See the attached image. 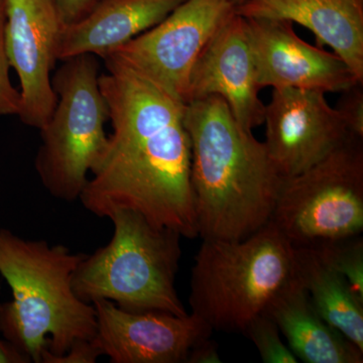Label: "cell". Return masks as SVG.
<instances>
[{
	"instance_id": "19",
	"label": "cell",
	"mask_w": 363,
	"mask_h": 363,
	"mask_svg": "<svg viewBox=\"0 0 363 363\" xmlns=\"http://www.w3.org/2000/svg\"><path fill=\"white\" fill-rule=\"evenodd\" d=\"M255 344L262 362L298 363V358L281 339V331L267 313L264 312L247 325L242 332Z\"/></svg>"
},
{
	"instance_id": "16",
	"label": "cell",
	"mask_w": 363,
	"mask_h": 363,
	"mask_svg": "<svg viewBox=\"0 0 363 363\" xmlns=\"http://www.w3.org/2000/svg\"><path fill=\"white\" fill-rule=\"evenodd\" d=\"M266 313L279 327L298 360L306 363L363 362V351L325 321L296 274L272 301Z\"/></svg>"
},
{
	"instance_id": "5",
	"label": "cell",
	"mask_w": 363,
	"mask_h": 363,
	"mask_svg": "<svg viewBox=\"0 0 363 363\" xmlns=\"http://www.w3.org/2000/svg\"><path fill=\"white\" fill-rule=\"evenodd\" d=\"M108 218L111 240L81 260L73 276L76 295L90 304L111 301L126 311L188 315L176 289L181 234L131 210Z\"/></svg>"
},
{
	"instance_id": "17",
	"label": "cell",
	"mask_w": 363,
	"mask_h": 363,
	"mask_svg": "<svg viewBox=\"0 0 363 363\" xmlns=\"http://www.w3.org/2000/svg\"><path fill=\"white\" fill-rule=\"evenodd\" d=\"M295 259L296 277L315 309L327 323L363 351V300L311 247H295Z\"/></svg>"
},
{
	"instance_id": "10",
	"label": "cell",
	"mask_w": 363,
	"mask_h": 363,
	"mask_svg": "<svg viewBox=\"0 0 363 363\" xmlns=\"http://www.w3.org/2000/svg\"><path fill=\"white\" fill-rule=\"evenodd\" d=\"M264 123L267 154L285 180L307 171L353 136L320 91L274 89Z\"/></svg>"
},
{
	"instance_id": "13",
	"label": "cell",
	"mask_w": 363,
	"mask_h": 363,
	"mask_svg": "<svg viewBox=\"0 0 363 363\" xmlns=\"http://www.w3.org/2000/svg\"><path fill=\"white\" fill-rule=\"evenodd\" d=\"M259 90L247 21L235 13L196 61L189 82L188 104L217 95L228 105L238 125L252 133L264 121L266 105L260 100Z\"/></svg>"
},
{
	"instance_id": "23",
	"label": "cell",
	"mask_w": 363,
	"mask_h": 363,
	"mask_svg": "<svg viewBox=\"0 0 363 363\" xmlns=\"http://www.w3.org/2000/svg\"><path fill=\"white\" fill-rule=\"evenodd\" d=\"M62 23L72 25L83 20L104 0H56Z\"/></svg>"
},
{
	"instance_id": "21",
	"label": "cell",
	"mask_w": 363,
	"mask_h": 363,
	"mask_svg": "<svg viewBox=\"0 0 363 363\" xmlns=\"http://www.w3.org/2000/svg\"><path fill=\"white\" fill-rule=\"evenodd\" d=\"M335 108L342 117L348 133L355 138H363L362 83H357L341 92Z\"/></svg>"
},
{
	"instance_id": "8",
	"label": "cell",
	"mask_w": 363,
	"mask_h": 363,
	"mask_svg": "<svg viewBox=\"0 0 363 363\" xmlns=\"http://www.w3.org/2000/svg\"><path fill=\"white\" fill-rule=\"evenodd\" d=\"M235 9L233 0H185L161 23L102 60L133 72L187 104L196 61Z\"/></svg>"
},
{
	"instance_id": "1",
	"label": "cell",
	"mask_w": 363,
	"mask_h": 363,
	"mask_svg": "<svg viewBox=\"0 0 363 363\" xmlns=\"http://www.w3.org/2000/svg\"><path fill=\"white\" fill-rule=\"evenodd\" d=\"M104 65L99 85L112 133L79 201L100 218L131 210L182 238H197L186 104L123 67Z\"/></svg>"
},
{
	"instance_id": "12",
	"label": "cell",
	"mask_w": 363,
	"mask_h": 363,
	"mask_svg": "<svg viewBox=\"0 0 363 363\" xmlns=\"http://www.w3.org/2000/svg\"><path fill=\"white\" fill-rule=\"evenodd\" d=\"M245 21L260 89L296 88L326 94L341 93L362 83L335 52L300 39L292 21L255 18Z\"/></svg>"
},
{
	"instance_id": "11",
	"label": "cell",
	"mask_w": 363,
	"mask_h": 363,
	"mask_svg": "<svg viewBox=\"0 0 363 363\" xmlns=\"http://www.w3.org/2000/svg\"><path fill=\"white\" fill-rule=\"evenodd\" d=\"M95 343L111 363H184L196 342L211 336V327L193 314L126 311L107 300L92 302Z\"/></svg>"
},
{
	"instance_id": "9",
	"label": "cell",
	"mask_w": 363,
	"mask_h": 363,
	"mask_svg": "<svg viewBox=\"0 0 363 363\" xmlns=\"http://www.w3.org/2000/svg\"><path fill=\"white\" fill-rule=\"evenodd\" d=\"M4 30L9 65L21 84V123L44 128L57 104L52 71L64 28L56 0H6Z\"/></svg>"
},
{
	"instance_id": "6",
	"label": "cell",
	"mask_w": 363,
	"mask_h": 363,
	"mask_svg": "<svg viewBox=\"0 0 363 363\" xmlns=\"http://www.w3.org/2000/svg\"><path fill=\"white\" fill-rule=\"evenodd\" d=\"M62 62L52 76L57 104L40 130L35 168L50 195L74 202L106 154L109 111L100 89L98 57L79 55Z\"/></svg>"
},
{
	"instance_id": "7",
	"label": "cell",
	"mask_w": 363,
	"mask_h": 363,
	"mask_svg": "<svg viewBox=\"0 0 363 363\" xmlns=\"http://www.w3.org/2000/svg\"><path fill=\"white\" fill-rule=\"evenodd\" d=\"M293 247L363 230V138L350 136L322 161L286 179L271 218Z\"/></svg>"
},
{
	"instance_id": "15",
	"label": "cell",
	"mask_w": 363,
	"mask_h": 363,
	"mask_svg": "<svg viewBox=\"0 0 363 363\" xmlns=\"http://www.w3.org/2000/svg\"><path fill=\"white\" fill-rule=\"evenodd\" d=\"M185 0H104L83 20L64 26L58 61L91 54L104 59L109 52L161 23Z\"/></svg>"
},
{
	"instance_id": "25",
	"label": "cell",
	"mask_w": 363,
	"mask_h": 363,
	"mask_svg": "<svg viewBox=\"0 0 363 363\" xmlns=\"http://www.w3.org/2000/svg\"><path fill=\"white\" fill-rule=\"evenodd\" d=\"M32 360L6 338H0V363H30Z\"/></svg>"
},
{
	"instance_id": "22",
	"label": "cell",
	"mask_w": 363,
	"mask_h": 363,
	"mask_svg": "<svg viewBox=\"0 0 363 363\" xmlns=\"http://www.w3.org/2000/svg\"><path fill=\"white\" fill-rule=\"evenodd\" d=\"M102 357L94 339L79 340L61 355L52 354L45 350L40 357V363H95Z\"/></svg>"
},
{
	"instance_id": "14",
	"label": "cell",
	"mask_w": 363,
	"mask_h": 363,
	"mask_svg": "<svg viewBox=\"0 0 363 363\" xmlns=\"http://www.w3.org/2000/svg\"><path fill=\"white\" fill-rule=\"evenodd\" d=\"M235 13L305 26L318 44L329 45L363 83V0H245Z\"/></svg>"
},
{
	"instance_id": "26",
	"label": "cell",
	"mask_w": 363,
	"mask_h": 363,
	"mask_svg": "<svg viewBox=\"0 0 363 363\" xmlns=\"http://www.w3.org/2000/svg\"><path fill=\"white\" fill-rule=\"evenodd\" d=\"M234 4H236V6H240V4H242V2H245V0H233Z\"/></svg>"
},
{
	"instance_id": "18",
	"label": "cell",
	"mask_w": 363,
	"mask_h": 363,
	"mask_svg": "<svg viewBox=\"0 0 363 363\" xmlns=\"http://www.w3.org/2000/svg\"><path fill=\"white\" fill-rule=\"evenodd\" d=\"M305 247H311L363 300V240L360 234Z\"/></svg>"
},
{
	"instance_id": "20",
	"label": "cell",
	"mask_w": 363,
	"mask_h": 363,
	"mask_svg": "<svg viewBox=\"0 0 363 363\" xmlns=\"http://www.w3.org/2000/svg\"><path fill=\"white\" fill-rule=\"evenodd\" d=\"M6 21V1L0 0V116H20L21 97L20 90L13 85L9 76V58L4 40Z\"/></svg>"
},
{
	"instance_id": "4",
	"label": "cell",
	"mask_w": 363,
	"mask_h": 363,
	"mask_svg": "<svg viewBox=\"0 0 363 363\" xmlns=\"http://www.w3.org/2000/svg\"><path fill=\"white\" fill-rule=\"evenodd\" d=\"M295 269V247L271 220L243 240H203L191 272V314L213 331L242 333Z\"/></svg>"
},
{
	"instance_id": "2",
	"label": "cell",
	"mask_w": 363,
	"mask_h": 363,
	"mask_svg": "<svg viewBox=\"0 0 363 363\" xmlns=\"http://www.w3.org/2000/svg\"><path fill=\"white\" fill-rule=\"evenodd\" d=\"M198 236L240 240L271 220L285 179L259 142L217 95L186 104Z\"/></svg>"
},
{
	"instance_id": "24",
	"label": "cell",
	"mask_w": 363,
	"mask_h": 363,
	"mask_svg": "<svg viewBox=\"0 0 363 363\" xmlns=\"http://www.w3.org/2000/svg\"><path fill=\"white\" fill-rule=\"evenodd\" d=\"M216 341L211 338H203L196 342L189 351L186 363H220Z\"/></svg>"
},
{
	"instance_id": "3",
	"label": "cell",
	"mask_w": 363,
	"mask_h": 363,
	"mask_svg": "<svg viewBox=\"0 0 363 363\" xmlns=\"http://www.w3.org/2000/svg\"><path fill=\"white\" fill-rule=\"evenodd\" d=\"M85 255L0 228V276L13 297L0 303V333L32 362L40 363L45 350L61 355L77 341L95 337L94 307L73 289Z\"/></svg>"
}]
</instances>
